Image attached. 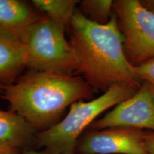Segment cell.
I'll return each instance as SVG.
<instances>
[{
    "instance_id": "1",
    "label": "cell",
    "mask_w": 154,
    "mask_h": 154,
    "mask_svg": "<svg viewBox=\"0 0 154 154\" xmlns=\"http://www.w3.org/2000/svg\"><path fill=\"white\" fill-rule=\"evenodd\" d=\"M69 29L70 44L79 65V73L92 88L105 92L117 84L140 87L142 82L136 67L124 54V37L115 13L107 24H100L76 9Z\"/></svg>"
},
{
    "instance_id": "2",
    "label": "cell",
    "mask_w": 154,
    "mask_h": 154,
    "mask_svg": "<svg viewBox=\"0 0 154 154\" xmlns=\"http://www.w3.org/2000/svg\"><path fill=\"white\" fill-rule=\"evenodd\" d=\"M94 88L83 77L32 71L2 86L4 99L36 130H46L69 106L91 99Z\"/></svg>"
},
{
    "instance_id": "3",
    "label": "cell",
    "mask_w": 154,
    "mask_h": 154,
    "mask_svg": "<svg viewBox=\"0 0 154 154\" xmlns=\"http://www.w3.org/2000/svg\"><path fill=\"white\" fill-rule=\"evenodd\" d=\"M138 88L124 84L111 86L102 95L70 106L66 117L36 136V143L50 154H76L78 139L85 128L101 113L129 99Z\"/></svg>"
},
{
    "instance_id": "4",
    "label": "cell",
    "mask_w": 154,
    "mask_h": 154,
    "mask_svg": "<svg viewBox=\"0 0 154 154\" xmlns=\"http://www.w3.org/2000/svg\"><path fill=\"white\" fill-rule=\"evenodd\" d=\"M26 67L32 71L73 75L79 65L64 31L47 15H41L29 30L24 42Z\"/></svg>"
},
{
    "instance_id": "5",
    "label": "cell",
    "mask_w": 154,
    "mask_h": 154,
    "mask_svg": "<svg viewBox=\"0 0 154 154\" xmlns=\"http://www.w3.org/2000/svg\"><path fill=\"white\" fill-rule=\"evenodd\" d=\"M113 11L124 37V54L133 66L154 59V14L140 0H116Z\"/></svg>"
},
{
    "instance_id": "6",
    "label": "cell",
    "mask_w": 154,
    "mask_h": 154,
    "mask_svg": "<svg viewBox=\"0 0 154 154\" xmlns=\"http://www.w3.org/2000/svg\"><path fill=\"white\" fill-rule=\"evenodd\" d=\"M126 127L154 132V94L151 84L142 82L129 99L113 108L90 126L92 130Z\"/></svg>"
},
{
    "instance_id": "7",
    "label": "cell",
    "mask_w": 154,
    "mask_h": 154,
    "mask_svg": "<svg viewBox=\"0 0 154 154\" xmlns=\"http://www.w3.org/2000/svg\"><path fill=\"white\" fill-rule=\"evenodd\" d=\"M144 131L126 127L91 130L78 142L79 154H147Z\"/></svg>"
},
{
    "instance_id": "8",
    "label": "cell",
    "mask_w": 154,
    "mask_h": 154,
    "mask_svg": "<svg viewBox=\"0 0 154 154\" xmlns=\"http://www.w3.org/2000/svg\"><path fill=\"white\" fill-rule=\"evenodd\" d=\"M41 15L20 0H0V36L24 42Z\"/></svg>"
},
{
    "instance_id": "9",
    "label": "cell",
    "mask_w": 154,
    "mask_h": 154,
    "mask_svg": "<svg viewBox=\"0 0 154 154\" xmlns=\"http://www.w3.org/2000/svg\"><path fill=\"white\" fill-rule=\"evenodd\" d=\"M37 130L14 111L0 109V146L20 150L36 143Z\"/></svg>"
},
{
    "instance_id": "10",
    "label": "cell",
    "mask_w": 154,
    "mask_h": 154,
    "mask_svg": "<svg viewBox=\"0 0 154 154\" xmlns=\"http://www.w3.org/2000/svg\"><path fill=\"white\" fill-rule=\"evenodd\" d=\"M26 67V53L23 42L0 36V86H8Z\"/></svg>"
},
{
    "instance_id": "11",
    "label": "cell",
    "mask_w": 154,
    "mask_h": 154,
    "mask_svg": "<svg viewBox=\"0 0 154 154\" xmlns=\"http://www.w3.org/2000/svg\"><path fill=\"white\" fill-rule=\"evenodd\" d=\"M79 2L76 0H33L32 4L39 11L55 22L61 29L65 31L69 26L71 20L76 11V6Z\"/></svg>"
},
{
    "instance_id": "12",
    "label": "cell",
    "mask_w": 154,
    "mask_h": 154,
    "mask_svg": "<svg viewBox=\"0 0 154 154\" xmlns=\"http://www.w3.org/2000/svg\"><path fill=\"white\" fill-rule=\"evenodd\" d=\"M113 2L111 0H84L79 2V11L92 22L106 24L113 14Z\"/></svg>"
},
{
    "instance_id": "13",
    "label": "cell",
    "mask_w": 154,
    "mask_h": 154,
    "mask_svg": "<svg viewBox=\"0 0 154 154\" xmlns=\"http://www.w3.org/2000/svg\"><path fill=\"white\" fill-rule=\"evenodd\" d=\"M136 72L142 82L154 86V59L136 67Z\"/></svg>"
},
{
    "instance_id": "14",
    "label": "cell",
    "mask_w": 154,
    "mask_h": 154,
    "mask_svg": "<svg viewBox=\"0 0 154 154\" xmlns=\"http://www.w3.org/2000/svg\"><path fill=\"white\" fill-rule=\"evenodd\" d=\"M144 140H145L147 154H154V132H145Z\"/></svg>"
},
{
    "instance_id": "15",
    "label": "cell",
    "mask_w": 154,
    "mask_h": 154,
    "mask_svg": "<svg viewBox=\"0 0 154 154\" xmlns=\"http://www.w3.org/2000/svg\"><path fill=\"white\" fill-rule=\"evenodd\" d=\"M0 154H22V153L19 149L0 146Z\"/></svg>"
},
{
    "instance_id": "16",
    "label": "cell",
    "mask_w": 154,
    "mask_h": 154,
    "mask_svg": "<svg viewBox=\"0 0 154 154\" xmlns=\"http://www.w3.org/2000/svg\"><path fill=\"white\" fill-rule=\"evenodd\" d=\"M143 7L154 14V0H140Z\"/></svg>"
},
{
    "instance_id": "17",
    "label": "cell",
    "mask_w": 154,
    "mask_h": 154,
    "mask_svg": "<svg viewBox=\"0 0 154 154\" xmlns=\"http://www.w3.org/2000/svg\"><path fill=\"white\" fill-rule=\"evenodd\" d=\"M22 154H50L45 153V152H38L35 151H32V150H24V151L22 152Z\"/></svg>"
},
{
    "instance_id": "18",
    "label": "cell",
    "mask_w": 154,
    "mask_h": 154,
    "mask_svg": "<svg viewBox=\"0 0 154 154\" xmlns=\"http://www.w3.org/2000/svg\"><path fill=\"white\" fill-rule=\"evenodd\" d=\"M151 87H152V90H153V94H154V86H151Z\"/></svg>"
},
{
    "instance_id": "19",
    "label": "cell",
    "mask_w": 154,
    "mask_h": 154,
    "mask_svg": "<svg viewBox=\"0 0 154 154\" xmlns=\"http://www.w3.org/2000/svg\"><path fill=\"white\" fill-rule=\"evenodd\" d=\"M2 86H0V90H2Z\"/></svg>"
}]
</instances>
